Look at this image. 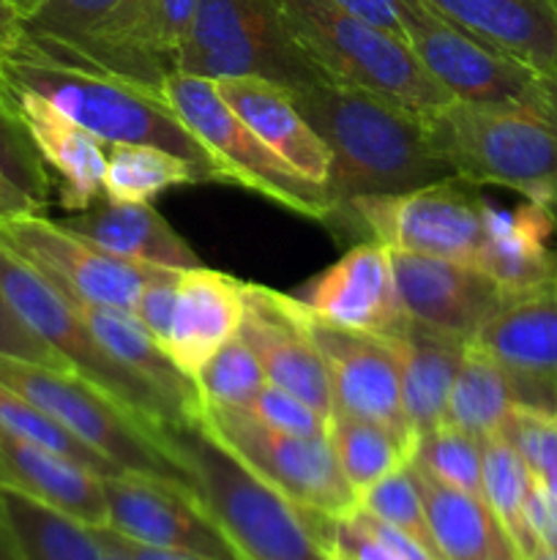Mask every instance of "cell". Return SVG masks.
<instances>
[{"instance_id": "1", "label": "cell", "mask_w": 557, "mask_h": 560, "mask_svg": "<svg viewBox=\"0 0 557 560\" xmlns=\"http://www.w3.org/2000/svg\"><path fill=\"white\" fill-rule=\"evenodd\" d=\"M289 93L331 153L325 180L331 219L355 197L391 195L453 178L431 145L424 120L402 104L325 80Z\"/></svg>"}, {"instance_id": "2", "label": "cell", "mask_w": 557, "mask_h": 560, "mask_svg": "<svg viewBox=\"0 0 557 560\" xmlns=\"http://www.w3.org/2000/svg\"><path fill=\"white\" fill-rule=\"evenodd\" d=\"M0 74L9 85L47 98L104 145L140 142L164 148L186 159L200 184H224L213 159L158 88L98 69L60 44L31 36H20L11 52L0 58Z\"/></svg>"}, {"instance_id": "3", "label": "cell", "mask_w": 557, "mask_h": 560, "mask_svg": "<svg viewBox=\"0 0 557 560\" xmlns=\"http://www.w3.org/2000/svg\"><path fill=\"white\" fill-rule=\"evenodd\" d=\"M164 452L183 470L189 490L240 560H328L325 528L224 446L200 410L153 424Z\"/></svg>"}, {"instance_id": "4", "label": "cell", "mask_w": 557, "mask_h": 560, "mask_svg": "<svg viewBox=\"0 0 557 560\" xmlns=\"http://www.w3.org/2000/svg\"><path fill=\"white\" fill-rule=\"evenodd\" d=\"M276 5L295 47L325 82L380 93L424 124L453 102L420 69L404 38L349 14L333 0H276Z\"/></svg>"}, {"instance_id": "5", "label": "cell", "mask_w": 557, "mask_h": 560, "mask_svg": "<svg viewBox=\"0 0 557 560\" xmlns=\"http://www.w3.org/2000/svg\"><path fill=\"white\" fill-rule=\"evenodd\" d=\"M429 140L457 178L544 202L557 217V120L513 107L451 102L426 120Z\"/></svg>"}, {"instance_id": "6", "label": "cell", "mask_w": 557, "mask_h": 560, "mask_svg": "<svg viewBox=\"0 0 557 560\" xmlns=\"http://www.w3.org/2000/svg\"><path fill=\"white\" fill-rule=\"evenodd\" d=\"M396 9L420 69L453 102L513 107L557 120V80L481 42L424 0H396Z\"/></svg>"}, {"instance_id": "7", "label": "cell", "mask_w": 557, "mask_h": 560, "mask_svg": "<svg viewBox=\"0 0 557 560\" xmlns=\"http://www.w3.org/2000/svg\"><path fill=\"white\" fill-rule=\"evenodd\" d=\"M0 383L31 399L69 435L123 474H142L189 487L183 470L158 443L151 421L96 383L74 372L5 359H0Z\"/></svg>"}, {"instance_id": "8", "label": "cell", "mask_w": 557, "mask_h": 560, "mask_svg": "<svg viewBox=\"0 0 557 560\" xmlns=\"http://www.w3.org/2000/svg\"><path fill=\"white\" fill-rule=\"evenodd\" d=\"M162 93L186 124V129L213 159L224 184H238L298 217L328 224L333 206L325 186L309 180L298 170L289 167L278 153H273L224 104L213 80L175 71L162 82Z\"/></svg>"}, {"instance_id": "9", "label": "cell", "mask_w": 557, "mask_h": 560, "mask_svg": "<svg viewBox=\"0 0 557 560\" xmlns=\"http://www.w3.org/2000/svg\"><path fill=\"white\" fill-rule=\"evenodd\" d=\"M175 71L202 80L260 77L287 91L322 80L289 38L276 0H197Z\"/></svg>"}, {"instance_id": "10", "label": "cell", "mask_w": 557, "mask_h": 560, "mask_svg": "<svg viewBox=\"0 0 557 560\" xmlns=\"http://www.w3.org/2000/svg\"><path fill=\"white\" fill-rule=\"evenodd\" d=\"M462 178H446L391 195H366L349 200L333 228L369 235L393 252L446 257L473 262L484 246V197Z\"/></svg>"}, {"instance_id": "11", "label": "cell", "mask_w": 557, "mask_h": 560, "mask_svg": "<svg viewBox=\"0 0 557 560\" xmlns=\"http://www.w3.org/2000/svg\"><path fill=\"white\" fill-rule=\"evenodd\" d=\"M0 293L5 295V301L14 306L16 315L27 323L33 334H38L55 353L63 355L74 375L96 383L98 388L118 397L120 402L129 405L134 413H140L151 424L186 419V413H180L151 383L118 364L102 348V342L93 337L74 304L52 282H47L36 268L20 260L3 244H0Z\"/></svg>"}, {"instance_id": "12", "label": "cell", "mask_w": 557, "mask_h": 560, "mask_svg": "<svg viewBox=\"0 0 557 560\" xmlns=\"http://www.w3.org/2000/svg\"><path fill=\"white\" fill-rule=\"evenodd\" d=\"M200 416L224 446L304 512L339 520L358 509V495L342 476L328 435H284L260 424L249 410L224 405L202 402Z\"/></svg>"}, {"instance_id": "13", "label": "cell", "mask_w": 557, "mask_h": 560, "mask_svg": "<svg viewBox=\"0 0 557 560\" xmlns=\"http://www.w3.org/2000/svg\"><path fill=\"white\" fill-rule=\"evenodd\" d=\"M0 244L36 268L66 299L109 306L126 315H134L142 284L158 271L156 266H134L104 255L42 211L0 219Z\"/></svg>"}, {"instance_id": "14", "label": "cell", "mask_w": 557, "mask_h": 560, "mask_svg": "<svg viewBox=\"0 0 557 560\" xmlns=\"http://www.w3.org/2000/svg\"><path fill=\"white\" fill-rule=\"evenodd\" d=\"M102 485L107 525L126 539L205 560H240L189 487L142 474L102 476Z\"/></svg>"}, {"instance_id": "15", "label": "cell", "mask_w": 557, "mask_h": 560, "mask_svg": "<svg viewBox=\"0 0 557 560\" xmlns=\"http://www.w3.org/2000/svg\"><path fill=\"white\" fill-rule=\"evenodd\" d=\"M309 328L331 375L333 413L375 421L413 446L402 408V348L396 334L347 331L315 315H309Z\"/></svg>"}, {"instance_id": "16", "label": "cell", "mask_w": 557, "mask_h": 560, "mask_svg": "<svg viewBox=\"0 0 557 560\" xmlns=\"http://www.w3.org/2000/svg\"><path fill=\"white\" fill-rule=\"evenodd\" d=\"M194 9L197 0H123L93 31L60 47L98 69L162 91V82L175 74V60Z\"/></svg>"}, {"instance_id": "17", "label": "cell", "mask_w": 557, "mask_h": 560, "mask_svg": "<svg viewBox=\"0 0 557 560\" xmlns=\"http://www.w3.org/2000/svg\"><path fill=\"white\" fill-rule=\"evenodd\" d=\"M238 337L257 353L268 383L287 388L331 419V375L309 328V312L295 295L246 282Z\"/></svg>"}, {"instance_id": "18", "label": "cell", "mask_w": 557, "mask_h": 560, "mask_svg": "<svg viewBox=\"0 0 557 560\" xmlns=\"http://www.w3.org/2000/svg\"><path fill=\"white\" fill-rule=\"evenodd\" d=\"M391 260L404 317L464 342L511 301L506 290L473 262L393 249Z\"/></svg>"}, {"instance_id": "19", "label": "cell", "mask_w": 557, "mask_h": 560, "mask_svg": "<svg viewBox=\"0 0 557 560\" xmlns=\"http://www.w3.org/2000/svg\"><path fill=\"white\" fill-rule=\"evenodd\" d=\"M295 299L317 320L347 331L393 334L404 323L391 249L369 238L317 273Z\"/></svg>"}, {"instance_id": "20", "label": "cell", "mask_w": 557, "mask_h": 560, "mask_svg": "<svg viewBox=\"0 0 557 560\" xmlns=\"http://www.w3.org/2000/svg\"><path fill=\"white\" fill-rule=\"evenodd\" d=\"M484 246L475 266L489 273L508 299L557 290V217L549 206L524 200L513 208L484 202Z\"/></svg>"}, {"instance_id": "21", "label": "cell", "mask_w": 557, "mask_h": 560, "mask_svg": "<svg viewBox=\"0 0 557 560\" xmlns=\"http://www.w3.org/2000/svg\"><path fill=\"white\" fill-rule=\"evenodd\" d=\"M246 282L213 268L180 271L173 320L164 350L189 381L200 366L238 334L244 320Z\"/></svg>"}, {"instance_id": "22", "label": "cell", "mask_w": 557, "mask_h": 560, "mask_svg": "<svg viewBox=\"0 0 557 560\" xmlns=\"http://www.w3.org/2000/svg\"><path fill=\"white\" fill-rule=\"evenodd\" d=\"M22 120L49 175L58 178L60 208L69 213L87 211L104 197L107 151L96 135L60 113L38 93L11 85Z\"/></svg>"}, {"instance_id": "23", "label": "cell", "mask_w": 557, "mask_h": 560, "mask_svg": "<svg viewBox=\"0 0 557 560\" xmlns=\"http://www.w3.org/2000/svg\"><path fill=\"white\" fill-rule=\"evenodd\" d=\"M213 85L224 104L273 153H278L300 175L325 186L331 153L320 135L311 129L306 115L300 113L287 88L260 80V77H227V80H213Z\"/></svg>"}, {"instance_id": "24", "label": "cell", "mask_w": 557, "mask_h": 560, "mask_svg": "<svg viewBox=\"0 0 557 560\" xmlns=\"http://www.w3.org/2000/svg\"><path fill=\"white\" fill-rule=\"evenodd\" d=\"M63 224L115 260L173 271L202 266L197 252L175 233L173 224L153 208V202H120L104 197L102 206L71 213Z\"/></svg>"}, {"instance_id": "25", "label": "cell", "mask_w": 557, "mask_h": 560, "mask_svg": "<svg viewBox=\"0 0 557 560\" xmlns=\"http://www.w3.org/2000/svg\"><path fill=\"white\" fill-rule=\"evenodd\" d=\"M481 42L557 80V0H424Z\"/></svg>"}, {"instance_id": "26", "label": "cell", "mask_w": 557, "mask_h": 560, "mask_svg": "<svg viewBox=\"0 0 557 560\" xmlns=\"http://www.w3.org/2000/svg\"><path fill=\"white\" fill-rule=\"evenodd\" d=\"M0 485L49 503L85 525H107L102 476L69 457L0 430Z\"/></svg>"}, {"instance_id": "27", "label": "cell", "mask_w": 557, "mask_h": 560, "mask_svg": "<svg viewBox=\"0 0 557 560\" xmlns=\"http://www.w3.org/2000/svg\"><path fill=\"white\" fill-rule=\"evenodd\" d=\"M402 348V408L415 438L446 424L448 397L467 342L404 317L396 328Z\"/></svg>"}, {"instance_id": "28", "label": "cell", "mask_w": 557, "mask_h": 560, "mask_svg": "<svg viewBox=\"0 0 557 560\" xmlns=\"http://www.w3.org/2000/svg\"><path fill=\"white\" fill-rule=\"evenodd\" d=\"M470 342L506 370L557 383V290L508 301Z\"/></svg>"}, {"instance_id": "29", "label": "cell", "mask_w": 557, "mask_h": 560, "mask_svg": "<svg viewBox=\"0 0 557 560\" xmlns=\"http://www.w3.org/2000/svg\"><path fill=\"white\" fill-rule=\"evenodd\" d=\"M69 301L74 304V310L80 312V317L85 320V326L91 328L93 337L102 342V348L107 350L118 364H123L126 370L134 372L137 377L151 383V386L156 388L158 394H164L180 413L191 416L194 410H200L202 402L200 394H197L194 381H189V377L173 364L167 350L156 342V337H153L134 315L109 310V306L87 304V301Z\"/></svg>"}, {"instance_id": "30", "label": "cell", "mask_w": 557, "mask_h": 560, "mask_svg": "<svg viewBox=\"0 0 557 560\" xmlns=\"http://www.w3.org/2000/svg\"><path fill=\"white\" fill-rule=\"evenodd\" d=\"M413 465V463H410ZM431 536L442 560H497L517 552L489 503L473 492L446 487L413 465Z\"/></svg>"}, {"instance_id": "31", "label": "cell", "mask_w": 557, "mask_h": 560, "mask_svg": "<svg viewBox=\"0 0 557 560\" xmlns=\"http://www.w3.org/2000/svg\"><path fill=\"white\" fill-rule=\"evenodd\" d=\"M0 517L14 534L22 560H102L91 525L0 485Z\"/></svg>"}, {"instance_id": "32", "label": "cell", "mask_w": 557, "mask_h": 560, "mask_svg": "<svg viewBox=\"0 0 557 560\" xmlns=\"http://www.w3.org/2000/svg\"><path fill=\"white\" fill-rule=\"evenodd\" d=\"M328 441H331L342 476L353 492L364 495L369 487L391 476L393 470L404 468L413 457V446L393 435L386 427L375 421L355 419V416L333 413L328 424Z\"/></svg>"}, {"instance_id": "33", "label": "cell", "mask_w": 557, "mask_h": 560, "mask_svg": "<svg viewBox=\"0 0 557 560\" xmlns=\"http://www.w3.org/2000/svg\"><path fill=\"white\" fill-rule=\"evenodd\" d=\"M200 184V175L186 159L156 145H109L104 197L120 202H153L173 186Z\"/></svg>"}, {"instance_id": "34", "label": "cell", "mask_w": 557, "mask_h": 560, "mask_svg": "<svg viewBox=\"0 0 557 560\" xmlns=\"http://www.w3.org/2000/svg\"><path fill=\"white\" fill-rule=\"evenodd\" d=\"M533 474L519 457L517 448L506 438H489L484 441V470H481V495L489 503L495 517L500 520L502 530L513 541L522 558H530L538 545L524 520V503H528Z\"/></svg>"}, {"instance_id": "35", "label": "cell", "mask_w": 557, "mask_h": 560, "mask_svg": "<svg viewBox=\"0 0 557 560\" xmlns=\"http://www.w3.org/2000/svg\"><path fill=\"white\" fill-rule=\"evenodd\" d=\"M410 463L440 485L481 495L484 441L459 430V427L442 424L426 435L415 438Z\"/></svg>"}, {"instance_id": "36", "label": "cell", "mask_w": 557, "mask_h": 560, "mask_svg": "<svg viewBox=\"0 0 557 560\" xmlns=\"http://www.w3.org/2000/svg\"><path fill=\"white\" fill-rule=\"evenodd\" d=\"M194 386L200 402L246 410L268 386V377L254 350L235 334L200 366Z\"/></svg>"}, {"instance_id": "37", "label": "cell", "mask_w": 557, "mask_h": 560, "mask_svg": "<svg viewBox=\"0 0 557 560\" xmlns=\"http://www.w3.org/2000/svg\"><path fill=\"white\" fill-rule=\"evenodd\" d=\"M0 173L38 208L44 211L52 191V175L44 167L36 145L31 140L25 120L16 109L14 91L0 74Z\"/></svg>"}, {"instance_id": "38", "label": "cell", "mask_w": 557, "mask_h": 560, "mask_svg": "<svg viewBox=\"0 0 557 560\" xmlns=\"http://www.w3.org/2000/svg\"><path fill=\"white\" fill-rule=\"evenodd\" d=\"M0 430L9 432V435L14 438H22V441L36 443V446L49 448V452L60 454V457L74 459V463L85 465V468H91L93 474L98 476L123 474V470L115 468L112 463H107V459L98 457L96 452H91L85 443H80L74 435H69L58 421L49 419L42 408H36L31 399L16 394L14 388H9L5 383H0Z\"/></svg>"}, {"instance_id": "39", "label": "cell", "mask_w": 557, "mask_h": 560, "mask_svg": "<svg viewBox=\"0 0 557 560\" xmlns=\"http://www.w3.org/2000/svg\"><path fill=\"white\" fill-rule=\"evenodd\" d=\"M358 509H364L366 514L377 517L380 523L407 534L410 539L424 545L426 550L435 552V556L442 560L440 552H437L435 536H431L429 520H426L420 487L418 481H415L413 465L410 463L404 465V468L393 470V474L386 476L382 481H377L375 487H369V490L360 495Z\"/></svg>"}, {"instance_id": "40", "label": "cell", "mask_w": 557, "mask_h": 560, "mask_svg": "<svg viewBox=\"0 0 557 560\" xmlns=\"http://www.w3.org/2000/svg\"><path fill=\"white\" fill-rule=\"evenodd\" d=\"M123 0H36L31 14L22 16V36L74 44L87 31L112 14Z\"/></svg>"}, {"instance_id": "41", "label": "cell", "mask_w": 557, "mask_h": 560, "mask_svg": "<svg viewBox=\"0 0 557 560\" xmlns=\"http://www.w3.org/2000/svg\"><path fill=\"white\" fill-rule=\"evenodd\" d=\"M500 438L517 448L530 474L557 495V416L519 408L506 421Z\"/></svg>"}, {"instance_id": "42", "label": "cell", "mask_w": 557, "mask_h": 560, "mask_svg": "<svg viewBox=\"0 0 557 560\" xmlns=\"http://www.w3.org/2000/svg\"><path fill=\"white\" fill-rule=\"evenodd\" d=\"M246 410H249L260 424L295 438H325L328 424H331L328 416H322L320 410L311 408L309 402H304L300 397L289 394L287 388L273 386V383H268Z\"/></svg>"}, {"instance_id": "43", "label": "cell", "mask_w": 557, "mask_h": 560, "mask_svg": "<svg viewBox=\"0 0 557 560\" xmlns=\"http://www.w3.org/2000/svg\"><path fill=\"white\" fill-rule=\"evenodd\" d=\"M0 359L71 372L63 355L55 353L38 334L27 328V323L16 315L14 306L5 301L3 293H0Z\"/></svg>"}, {"instance_id": "44", "label": "cell", "mask_w": 557, "mask_h": 560, "mask_svg": "<svg viewBox=\"0 0 557 560\" xmlns=\"http://www.w3.org/2000/svg\"><path fill=\"white\" fill-rule=\"evenodd\" d=\"M180 271L173 268H158L145 284H142V293L137 299L134 317L147 328V331L156 337V342H167L169 320H173V306H175V290H178Z\"/></svg>"}, {"instance_id": "45", "label": "cell", "mask_w": 557, "mask_h": 560, "mask_svg": "<svg viewBox=\"0 0 557 560\" xmlns=\"http://www.w3.org/2000/svg\"><path fill=\"white\" fill-rule=\"evenodd\" d=\"M325 547L339 560H402L369 534L353 514L331 520L325 528Z\"/></svg>"}, {"instance_id": "46", "label": "cell", "mask_w": 557, "mask_h": 560, "mask_svg": "<svg viewBox=\"0 0 557 560\" xmlns=\"http://www.w3.org/2000/svg\"><path fill=\"white\" fill-rule=\"evenodd\" d=\"M524 520H528L535 545L557 552V495L546 490L535 476L528 492V503H524Z\"/></svg>"}, {"instance_id": "47", "label": "cell", "mask_w": 557, "mask_h": 560, "mask_svg": "<svg viewBox=\"0 0 557 560\" xmlns=\"http://www.w3.org/2000/svg\"><path fill=\"white\" fill-rule=\"evenodd\" d=\"M336 5H342L349 14L360 16V20L371 22L375 27L393 33V36L404 38L402 16H399L396 0H333Z\"/></svg>"}, {"instance_id": "48", "label": "cell", "mask_w": 557, "mask_h": 560, "mask_svg": "<svg viewBox=\"0 0 557 560\" xmlns=\"http://www.w3.org/2000/svg\"><path fill=\"white\" fill-rule=\"evenodd\" d=\"M25 211H38L3 173H0V219L14 217V213H25Z\"/></svg>"}, {"instance_id": "49", "label": "cell", "mask_w": 557, "mask_h": 560, "mask_svg": "<svg viewBox=\"0 0 557 560\" xmlns=\"http://www.w3.org/2000/svg\"><path fill=\"white\" fill-rule=\"evenodd\" d=\"M93 536H96L98 547H102V560H134L129 550H126L120 534H115L109 525H91Z\"/></svg>"}, {"instance_id": "50", "label": "cell", "mask_w": 557, "mask_h": 560, "mask_svg": "<svg viewBox=\"0 0 557 560\" xmlns=\"http://www.w3.org/2000/svg\"><path fill=\"white\" fill-rule=\"evenodd\" d=\"M118 534V530H115ZM126 545V550L134 556V560H205L200 556H189V552H178V550H158V547H147L140 545V541H131L126 536H120Z\"/></svg>"}, {"instance_id": "51", "label": "cell", "mask_w": 557, "mask_h": 560, "mask_svg": "<svg viewBox=\"0 0 557 560\" xmlns=\"http://www.w3.org/2000/svg\"><path fill=\"white\" fill-rule=\"evenodd\" d=\"M22 36V25H20V14L14 11L11 0H0V38H3L9 47H14Z\"/></svg>"}, {"instance_id": "52", "label": "cell", "mask_w": 557, "mask_h": 560, "mask_svg": "<svg viewBox=\"0 0 557 560\" xmlns=\"http://www.w3.org/2000/svg\"><path fill=\"white\" fill-rule=\"evenodd\" d=\"M0 560H22L20 547H16L14 541V534H11L3 517H0Z\"/></svg>"}, {"instance_id": "53", "label": "cell", "mask_w": 557, "mask_h": 560, "mask_svg": "<svg viewBox=\"0 0 557 560\" xmlns=\"http://www.w3.org/2000/svg\"><path fill=\"white\" fill-rule=\"evenodd\" d=\"M11 5H14V11L20 14V22H22V16L31 14V9L36 5V0H11Z\"/></svg>"}, {"instance_id": "54", "label": "cell", "mask_w": 557, "mask_h": 560, "mask_svg": "<svg viewBox=\"0 0 557 560\" xmlns=\"http://www.w3.org/2000/svg\"><path fill=\"white\" fill-rule=\"evenodd\" d=\"M528 560H557V552L555 550H544V547H538V550L533 552Z\"/></svg>"}, {"instance_id": "55", "label": "cell", "mask_w": 557, "mask_h": 560, "mask_svg": "<svg viewBox=\"0 0 557 560\" xmlns=\"http://www.w3.org/2000/svg\"><path fill=\"white\" fill-rule=\"evenodd\" d=\"M9 52H11V47L3 42V38H0V58H3V55H9Z\"/></svg>"}, {"instance_id": "56", "label": "cell", "mask_w": 557, "mask_h": 560, "mask_svg": "<svg viewBox=\"0 0 557 560\" xmlns=\"http://www.w3.org/2000/svg\"><path fill=\"white\" fill-rule=\"evenodd\" d=\"M497 560H528V558H522V556H519V552H511V556H502V558H497Z\"/></svg>"}, {"instance_id": "57", "label": "cell", "mask_w": 557, "mask_h": 560, "mask_svg": "<svg viewBox=\"0 0 557 560\" xmlns=\"http://www.w3.org/2000/svg\"><path fill=\"white\" fill-rule=\"evenodd\" d=\"M328 560H339V558H336V556H331V558H328Z\"/></svg>"}]
</instances>
